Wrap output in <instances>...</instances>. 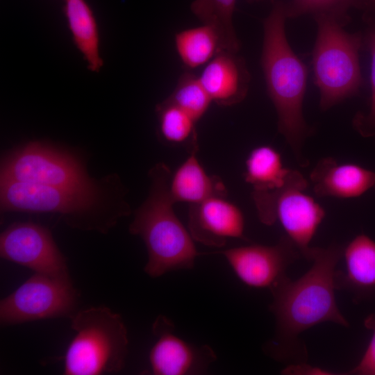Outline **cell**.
Returning a JSON list of instances; mask_svg holds the SVG:
<instances>
[{
	"mask_svg": "<svg viewBox=\"0 0 375 375\" xmlns=\"http://www.w3.org/2000/svg\"><path fill=\"white\" fill-rule=\"evenodd\" d=\"M237 53L219 51L199 76L210 99L217 105H235L247 94L250 75L244 60Z\"/></svg>",
	"mask_w": 375,
	"mask_h": 375,
	"instance_id": "obj_14",
	"label": "cell"
},
{
	"mask_svg": "<svg viewBox=\"0 0 375 375\" xmlns=\"http://www.w3.org/2000/svg\"><path fill=\"white\" fill-rule=\"evenodd\" d=\"M283 374H316V375H327L333 374L330 372L324 370L317 367H312L306 364L305 362H299L292 364L282 372Z\"/></svg>",
	"mask_w": 375,
	"mask_h": 375,
	"instance_id": "obj_27",
	"label": "cell"
},
{
	"mask_svg": "<svg viewBox=\"0 0 375 375\" xmlns=\"http://www.w3.org/2000/svg\"><path fill=\"white\" fill-rule=\"evenodd\" d=\"M290 169L284 167L280 153L269 145H260L249 152L244 177L253 191H272L285 183Z\"/></svg>",
	"mask_w": 375,
	"mask_h": 375,
	"instance_id": "obj_19",
	"label": "cell"
},
{
	"mask_svg": "<svg viewBox=\"0 0 375 375\" xmlns=\"http://www.w3.org/2000/svg\"><path fill=\"white\" fill-rule=\"evenodd\" d=\"M156 340L149 354L150 369L154 375H192L206 372L216 360L208 345L197 346L179 338L173 322L159 315L152 325Z\"/></svg>",
	"mask_w": 375,
	"mask_h": 375,
	"instance_id": "obj_12",
	"label": "cell"
},
{
	"mask_svg": "<svg viewBox=\"0 0 375 375\" xmlns=\"http://www.w3.org/2000/svg\"><path fill=\"white\" fill-rule=\"evenodd\" d=\"M249 3H252V2H256V1H261V0H247ZM272 2H274L275 0H269Z\"/></svg>",
	"mask_w": 375,
	"mask_h": 375,
	"instance_id": "obj_28",
	"label": "cell"
},
{
	"mask_svg": "<svg viewBox=\"0 0 375 375\" xmlns=\"http://www.w3.org/2000/svg\"><path fill=\"white\" fill-rule=\"evenodd\" d=\"M156 112L159 135L165 142L186 147L188 153L199 150L197 122L190 115L165 99L156 106Z\"/></svg>",
	"mask_w": 375,
	"mask_h": 375,
	"instance_id": "obj_22",
	"label": "cell"
},
{
	"mask_svg": "<svg viewBox=\"0 0 375 375\" xmlns=\"http://www.w3.org/2000/svg\"><path fill=\"white\" fill-rule=\"evenodd\" d=\"M342 251L339 244L315 247L312 266L303 276L294 281L287 276L270 289L273 300L269 310L276 319V331L265 346L268 355L299 363L307 356L299 340L303 331L327 322L349 326L335 299L336 266Z\"/></svg>",
	"mask_w": 375,
	"mask_h": 375,
	"instance_id": "obj_1",
	"label": "cell"
},
{
	"mask_svg": "<svg viewBox=\"0 0 375 375\" xmlns=\"http://www.w3.org/2000/svg\"><path fill=\"white\" fill-rule=\"evenodd\" d=\"M171 176L164 162L149 170L148 196L135 210L129 226L130 233L140 236L146 246L148 258L144 271L151 278L192 269L199 254L188 229L174 212L175 203L169 192Z\"/></svg>",
	"mask_w": 375,
	"mask_h": 375,
	"instance_id": "obj_2",
	"label": "cell"
},
{
	"mask_svg": "<svg viewBox=\"0 0 375 375\" xmlns=\"http://www.w3.org/2000/svg\"><path fill=\"white\" fill-rule=\"evenodd\" d=\"M317 35L312 52L319 106L327 110L356 94L362 85L358 53L363 44L360 33L343 30L344 22L327 14L315 15Z\"/></svg>",
	"mask_w": 375,
	"mask_h": 375,
	"instance_id": "obj_6",
	"label": "cell"
},
{
	"mask_svg": "<svg viewBox=\"0 0 375 375\" xmlns=\"http://www.w3.org/2000/svg\"><path fill=\"white\" fill-rule=\"evenodd\" d=\"M174 42L181 62L191 69L206 65L222 50L217 33L205 24L178 32Z\"/></svg>",
	"mask_w": 375,
	"mask_h": 375,
	"instance_id": "obj_20",
	"label": "cell"
},
{
	"mask_svg": "<svg viewBox=\"0 0 375 375\" xmlns=\"http://www.w3.org/2000/svg\"><path fill=\"white\" fill-rule=\"evenodd\" d=\"M0 256L35 273L53 277H70L66 259L51 233L38 224L17 222L7 227L0 236Z\"/></svg>",
	"mask_w": 375,
	"mask_h": 375,
	"instance_id": "obj_10",
	"label": "cell"
},
{
	"mask_svg": "<svg viewBox=\"0 0 375 375\" xmlns=\"http://www.w3.org/2000/svg\"><path fill=\"white\" fill-rule=\"evenodd\" d=\"M345 268L337 271L338 289L353 292H370L375 290V241L360 234L343 247Z\"/></svg>",
	"mask_w": 375,
	"mask_h": 375,
	"instance_id": "obj_17",
	"label": "cell"
},
{
	"mask_svg": "<svg viewBox=\"0 0 375 375\" xmlns=\"http://www.w3.org/2000/svg\"><path fill=\"white\" fill-rule=\"evenodd\" d=\"M287 6L278 2L264 20L261 65L268 95L276 110L278 130L300 158L310 132L302 111L307 68L287 40Z\"/></svg>",
	"mask_w": 375,
	"mask_h": 375,
	"instance_id": "obj_3",
	"label": "cell"
},
{
	"mask_svg": "<svg viewBox=\"0 0 375 375\" xmlns=\"http://www.w3.org/2000/svg\"><path fill=\"white\" fill-rule=\"evenodd\" d=\"M1 181L50 186H82L94 182L76 156L36 141L3 158Z\"/></svg>",
	"mask_w": 375,
	"mask_h": 375,
	"instance_id": "obj_8",
	"label": "cell"
},
{
	"mask_svg": "<svg viewBox=\"0 0 375 375\" xmlns=\"http://www.w3.org/2000/svg\"><path fill=\"white\" fill-rule=\"evenodd\" d=\"M372 3H375V0H371Z\"/></svg>",
	"mask_w": 375,
	"mask_h": 375,
	"instance_id": "obj_29",
	"label": "cell"
},
{
	"mask_svg": "<svg viewBox=\"0 0 375 375\" xmlns=\"http://www.w3.org/2000/svg\"><path fill=\"white\" fill-rule=\"evenodd\" d=\"M307 186L303 176L290 169L283 186L272 191H253L252 198L260 222L270 226L278 221L301 256L310 261L315 247L310 244L325 210L305 192Z\"/></svg>",
	"mask_w": 375,
	"mask_h": 375,
	"instance_id": "obj_7",
	"label": "cell"
},
{
	"mask_svg": "<svg viewBox=\"0 0 375 375\" xmlns=\"http://www.w3.org/2000/svg\"><path fill=\"white\" fill-rule=\"evenodd\" d=\"M360 2V0H293L287 6V15L294 17L310 12L324 13L333 15L344 23L346 10Z\"/></svg>",
	"mask_w": 375,
	"mask_h": 375,
	"instance_id": "obj_24",
	"label": "cell"
},
{
	"mask_svg": "<svg viewBox=\"0 0 375 375\" xmlns=\"http://www.w3.org/2000/svg\"><path fill=\"white\" fill-rule=\"evenodd\" d=\"M364 324L372 332V335L366 351L359 363L348 374L359 375H375V314L367 316Z\"/></svg>",
	"mask_w": 375,
	"mask_h": 375,
	"instance_id": "obj_26",
	"label": "cell"
},
{
	"mask_svg": "<svg viewBox=\"0 0 375 375\" xmlns=\"http://www.w3.org/2000/svg\"><path fill=\"white\" fill-rule=\"evenodd\" d=\"M369 50L371 62L372 97L370 110L367 115H360L356 117L354 124L356 128L366 135L375 132V19H371L367 34L363 38Z\"/></svg>",
	"mask_w": 375,
	"mask_h": 375,
	"instance_id": "obj_25",
	"label": "cell"
},
{
	"mask_svg": "<svg viewBox=\"0 0 375 375\" xmlns=\"http://www.w3.org/2000/svg\"><path fill=\"white\" fill-rule=\"evenodd\" d=\"M310 179L319 197L354 198L375 188V172L351 163L326 158L318 162Z\"/></svg>",
	"mask_w": 375,
	"mask_h": 375,
	"instance_id": "obj_15",
	"label": "cell"
},
{
	"mask_svg": "<svg viewBox=\"0 0 375 375\" xmlns=\"http://www.w3.org/2000/svg\"><path fill=\"white\" fill-rule=\"evenodd\" d=\"M219 253L245 285L269 290L287 277V268L301 256L286 235L274 245L253 244Z\"/></svg>",
	"mask_w": 375,
	"mask_h": 375,
	"instance_id": "obj_11",
	"label": "cell"
},
{
	"mask_svg": "<svg viewBox=\"0 0 375 375\" xmlns=\"http://www.w3.org/2000/svg\"><path fill=\"white\" fill-rule=\"evenodd\" d=\"M190 115L198 122L212 102L199 76L185 72L179 77L172 94L165 99Z\"/></svg>",
	"mask_w": 375,
	"mask_h": 375,
	"instance_id": "obj_23",
	"label": "cell"
},
{
	"mask_svg": "<svg viewBox=\"0 0 375 375\" xmlns=\"http://www.w3.org/2000/svg\"><path fill=\"white\" fill-rule=\"evenodd\" d=\"M2 212L56 213L71 227L106 233L130 209L105 206V181L82 186H50L0 181Z\"/></svg>",
	"mask_w": 375,
	"mask_h": 375,
	"instance_id": "obj_4",
	"label": "cell"
},
{
	"mask_svg": "<svg viewBox=\"0 0 375 375\" xmlns=\"http://www.w3.org/2000/svg\"><path fill=\"white\" fill-rule=\"evenodd\" d=\"M64 13L74 42L88 69L98 72L103 65L99 52V35L94 15L85 0H65Z\"/></svg>",
	"mask_w": 375,
	"mask_h": 375,
	"instance_id": "obj_18",
	"label": "cell"
},
{
	"mask_svg": "<svg viewBox=\"0 0 375 375\" xmlns=\"http://www.w3.org/2000/svg\"><path fill=\"white\" fill-rule=\"evenodd\" d=\"M237 0H194L191 10L203 23L217 33L222 50L238 53L240 41L237 37L233 15Z\"/></svg>",
	"mask_w": 375,
	"mask_h": 375,
	"instance_id": "obj_21",
	"label": "cell"
},
{
	"mask_svg": "<svg viewBox=\"0 0 375 375\" xmlns=\"http://www.w3.org/2000/svg\"><path fill=\"white\" fill-rule=\"evenodd\" d=\"M76 335L64 356V374L100 375L120 372L128 353L122 316L106 306L90 307L70 317Z\"/></svg>",
	"mask_w": 375,
	"mask_h": 375,
	"instance_id": "obj_5",
	"label": "cell"
},
{
	"mask_svg": "<svg viewBox=\"0 0 375 375\" xmlns=\"http://www.w3.org/2000/svg\"><path fill=\"white\" fill-rule=\"evenodd\" d=\"M198 150L189 153L186 159L172 174L169 192L174 203H200L215 196H227L222 178L208 174L197 157Z\"/></svg>",
	"mask_w": 375,
	"mask_h": 375,
	"instance_id": "obj_16",
	"label": "cell"
},
{
	"mask_svg": "<svg viewBox=\"0 0 375 375\" xmlns=\"http://www.w3.org/2000/svg\"><path fill=\"white\" fill-rule=\"evenodd\" d=\"M78 293L70 277L35 273L0 301V322L14 325L35 320L70 317Z\"/></svg>",
	"mask_w": 375,
	"mask_h": 375,
	"instance_id": "obj_9",
	"label": "cell"
},
{
	"mask_svg": "<svg viewBox=\"0 0 375 375\" xmlns=\"http://www.w3.org/2000/svg\"><path fill=\"white\" fill-rule=\"evenodd\" d=\"M245 220L241 209L225 196H215L189 205L188 229L193 240L221 248L231 238H244Z\"/></svg>",
	"mask_w": 375,
	"mask_h": 375,
	"instance_id": "obj_13",
	"label": "cell"
}]
</instances>
